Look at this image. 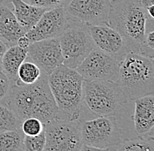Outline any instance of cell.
I'll use <instances>...</instances> for the list:
<instances>
[{"instance_id": "6da1fadb", "label": "cell", "mask_w": 154, "mask_h": 151, "mask_svg": "<svg viewBox=\"0 0 154 151\" xmlns=\"http://www.w3.org/2000/svg\"><path fill=\"white\" fill-rule=\"evenodd\" d=\"M7 105L14 111L21 122L29 117H35L44 124L59 114V108L48 84V75L42 74L33 84L17 81L12 85Z\"/></svg>"}, {"instance_id": "7a4b0ae2", "label": "cell", "mask_w": 154, "mask_h": 151, "mask_svg": "<svg viewBox=\"0 0 154 151\" xmlns=\"http://www.w3.org/2000/svg\"><path fill=\"white\" fill-rule=\"evenodd\" d=\"M150 19L140 0H111L108 24L122 36L129 52L142 54Z\"/></svg>"}, {"instance_id": "3957f363", "label": "cell", "mask_w": 154, "mask_h": 151, "mask_svg": "<svg viewBox=\"0 0 154 151\" xmlns=\"http://www.w3.org/2000/svg\"><path fill=\"white\" fill-rule=\"evenodd\" d=\"M84 79L75 69L61 65L48 75V84L60 116L80 122Z\"/></svg>"}, {"instance_id": "277c9868", "label": "cell", "mask_w": 154, "mask_h": 151, "mask_svg": "<svg viewBox=\"0 0 154 151\" xmlns=\"http://www.w3.org/2000/svg\"><path fill=\"white\" fill-rule=\"evenodd\" d=\"M116 83L129 101L153 94V59L129 52L120 62Z\"/></svg>"}, {"instance_id": "5b68a950", "label": "cell", "mask_w": 154, "mask_h": 151, "mask_svg": "<svg viewBox=\"0 0 154 151\" xmlns=\"http://www.w3.org/2000/svg\"><path fill=\"white\" fill-rule=\"evenodd\" d=\"M127 101L116 82L83 81V106L91 116H112Z\"/></svg>"}, {"instance_id": "8992f818", "label": "cell", "mask_w": 154, "mask_h": 151, "mask_svg": "<svg viewBox=\"0 0 154 151\" xmlns=\"http://www.w3.org/2000/svg\"><path fill=\"white\" fill-rule=\"evenodd\" d=\"M81 150H116L124 141L115 116H93L80 122Z\"/></svg>"}, {"instance_id": "52a82bcc", "label": "cell", "mask_w": 154, "mask_h": 151, "mask_svg": "<svg viewBox=\"0 0 154 151\" xmlns=\"http://www.w3.org/2000/svg\"><path fill=\"white\" fill-rule=\"evenodd\" d=\"M58 38L63 65L73 69H75L95 47L88 26L70 21Z\"/></svg>"}, {"instance_id": "ba28073f", "label": "cell", "mask_w": 154, "mask_h": 151, "mask_svg": "<svg viewBox=\"0 0 154 151\" xmlns=\"http://www.w3.org/2000/svg\"><path fill=\"white\" fill-rule=\"evenodd\" d=\"M46 146L45 151L81 150L82 140L80 122L58 115L44 124Z\"/></svg>"}, {"instance_id": "9c48e42d", "label": "cell", "mask_w": 154, "mask_h": 151, "mask_svg": "<svg viewBox=\"0 0 154 151\" xmlns=\"http://www.w3.org/2000/svg\"><path fill=\"white\" fill-rule=\"evenodd\" d=\"M111 0H70L65 7L70 22L87 26L108 24Z\"/></svg>"}, {"instance_id": "30bf717a", "label": "cell", "mask_w": 154, "mask_h": 151, "mask_svg": "<svg viewBox=\"0 0 154 151\" xmlns=\"http://www.w3.org/2000/svg\"><path fill=\"white\" fill-rule=\"evenodd\" d=\"M120 62L94 47L75 68L87 80H107L116 82L119 74Z\"/></svg>"}, {"instance_id": "8fae6325", "label": "cell", "mask_w": 154, "mask_h": 151, "mask_svg": "<svg viewBox=\"0 0 154 151\" xmlns=\"http://www.w3.org/2000/svg\"><path fill=\"white\" fill-rule=\"evenodd\" d=\"M26 59L36 64L43 74L49 75L57 67L63 65L59 38H46L31 42L27 48Z\"/></svg>"}, {"instance_id": "7c38bea8", "label": "cell", "mask_w": 154, "mask_h": 151, "mask_svg": "<svg viewBox=\"0 0 154 151\" xmlns=\"http://www.w3.org/2000/svg\"><path fill=\"white\" fill-rule=\"evenodd\" d=\"M69 25L65 7L48 9L38 19L37 24L26 35L30 42L41 39L58 38Z\"/></svg>"}, {"instance_id": "4fadbf2b", "label": "cell", "mask_w": 154, "mask_h": 151, "mask_svg": "<svg viewBox=\"0 0 154 151\" xmlns=\"http://www.w3.org/2000/svg\"><path fill=\"white\" fill-rule=\"evenodd\" d=\"M95 47L114 58L119 62L129 53L124 38L109 24L88 26Z\"/></svg>"}, {"instance_id": "5bb4252c", "label": "cell", "mask_w": 154, "mask_h": 151, "mask_svg": "<svg viewBox=\"0 0 154 151\" xmlns=\"http://www.w3.org/2000/svg\"><path fill=\"white\" fill-rule=\"evenodd\" d=\"M132 122L135 132L137 135L154 137L153 94L141 96L134 100Z\"/></svg>"}, {"instance_id": "9a60e30c", "label": "cell", "mask_w": 154, "mask_h": 151, "mask_svg": "<svg viewBox=\"0 0 154 151\" xmlns=\"http://www.w3.org/2000/svg\"><path fill=\"white\" fill-rule=\"evenodd\" d=\"M26 34V31L16 19L12 10L8 6L0 7V39L7 47L17 45L19 37Z\"/></svg>"}, {"instance_id": "2e32d148", "label": "cell", "mask_w": 154, "mask_h": 151, "mask_svg": "<svg viewBox=\"0 0 154 151\" xmlns=\"http://www.w3.org/2000/svg\"><path fill=\"white\" fill-rule=\"evenodd\" d=\"M12 11L24 30L28 32L40 19L47 8L31 5L24 0H11Z\"/></svg>"}, {"instance_id": "e0dca14e", "label": "cell", "mask_w": 154, "mask_h": 151, "mask_svg": "<svg viewBox=\"0 0 154 151\" xmlns=\"http://www.w3.org/2000/svg\"><path fill=\"white\" fill-rule=\"evenodd\" d=\"M26 57L27 49H23L17 45L7 47L3 55L1 69L8 76L13 84L18 81L19 66L26 59Z\"/></svg>"}, {"instance_id": "ac0fdd59", "label": "cell", "mask_w": 154, "mask_h": 151, "mask_svg": "<svg viewBox=\"0 0 154 151\" xmlns=\"http://www.w3.org/2000/svg\"><path fill=\"white\" fill-rule=\"evenodd\" d=\"M24 136L20 128L0 132V151L24 150Z\"/></svg>"}, {"instance_id": "d6986e66", "label": "cell", "mask_w": 154, "mask_h": 151, "mask_svg": "<svg viewBox=\"0 0 154 151\" xmlns=\"http://www.w3.org/2000/svg\"><path fill=\"white\" fill-rule=\"evenodd\" d=\"M116 150L118 151H154L153 137L136 136L121 142Z\"/></svg>"}, {"instance_id": "ffe728a7", "label": "cell", "mask_w": 154, "mask_h": 151, "mask_svg": "<svg viewBox=\"0 0 154 151\" xmlns=\"http://www.w3.org/2000/svg\"><path fill=\"white\" fill-rule=\"evenodd\" d=\"M43 73L36 64L26 59L19 66L18 71V81L23 84H33L35 83Z\"/></svg>"}, {"instance_id": "44dd1931", "label": "cell", "mask_w": 154, "mask_h": 151, "mask_svg": "<svg viewBox=\"0 0 154 151\" xmlns=\"http://www.w3.org/2000/svg\"><path fill=\"white\" fill-rule=\"evenodd\" d=\"M21 126V121L7 104H0V132L16 129Z\"/></svg>"}, {"instance_id": "7402d4cb", "label": "cell", "mask_w": 154, "mask_h": 151, "mask_svg": "<svg viewBox=\"0 0 154 151\" xmlns=\"http://www.w3.org/2000/svg\"><path fill=\"white\" fill-rule=\"evenodd\" d=\"M45 129V128H44ZM24 150L43 151L46 146L45 130L36 135H25L24 136Z\"/></svg>"}, {"instance_id": "603a6c76", "label": "cell", "mask_w": 154, "mask_h": 151, "mask_svg": "<svg viewBox=\"0 0 154 151\" xmlns=\"http://www.w3.org/2000/svg\"><path fill=\"white\" fill-rule=\"evenodd\" d=\"M154 19H150L147 22V27L144 39L142 54L153 59L154 53Z\"/></svg>"}, {"instance_id": "cb8c5ba5", "label": "cell", "mask_w": 154, "mask_h": 151, "mask_svg": "<svg viewBox=\"0 0 154 151\" xmlns=\"http://www.w3.org/2000/svg\"><path fill=\"white\" fill-rule=\"evenodd\" d=\"M20 128L25 135H36L44 130L45 126L40 120L35 117H29L21 122Z\"/></svg>"}, {"instance_id": "d4e9b609", "label": "cell", "mask_w": 154, "mask_h": 151, "mask_svg": "<svg viewBox=\"0 0 154 151\" xmlns=\"http://www.w3.org/2000/svg\"><path fill=\"white\" fill-rule=\"evenodd\" d=\"M13 83L0 68V104H7Z\"/></svg>"}, {"instance_id": "484cf974", "label": "cell", "mask_w": 154, "mask_h": 151, "mask_svg": "<svg viewBox=\"0 0 154 151\" xmlns=\"http://www.w3.org/2000/svg\"><path fill=\"white\" fill-rule=\"evenodd\" d=\"M31 5L38 7H43L47 9L57 8V7H66L70 0H24Z\"/></svg>"}, {"instance_id": "4316f807", "label": "cell", "mask_w": 154, "mask_h": 151, "mask_svg": "<svg viewBox=\"0 0 154 151\" xmlns=\"http://www.w3.org/2000/svg\"><path fill=\"white\" fill-rule=\"evenodd\" d=\"M140 4L148 15L154 19V0H140Z\"/></svg>"}, {"instance_id": "83f0119b", "label": "cell", "mask_w": 154, "mask_h": 151, "mask_svg": "<svg viewBox=\"0 0 154 151\" xmlns=\"http://www.w3.org/2000/svg\"><path fill=\"white\" fill-rule=\"evenodd\" d=\"M30 40L27 38V36L26 34L22 35L21 37H19L18 41H17V46H19V47L23 48V49H27L30 45Z\"/></svg>"}, {"instance_id": "f1b7e54d", "label": "cell", "mask_w": 154, "mask_h": 151, "mask_svg": "<svg viewBox=\"0 0 154 151\" xmlns=\"http://www.w3.org/2000/svg\"><path fill=\"white\" fill-rule=\"evenodd\" d=\"M7 47H8L7 45L2 39H0V68H1V63H2V58H3V55H4L5 52L6 51Z\"/></svg>"}, {"instance_id": "f546056e", "label": "cell", "mask_w": 154, "mask_h": 151, "mask_svg": "<svg viewBox=\"0 0 154 151\" xmlns=\"http://www.w3.org/2000/svg\"><path fill=\"white\" fill-rule=\"evenodd\" d=\"M2 6H8L12 10L11 0H0V7H2Z\"/></svg>"}]
</instances>
